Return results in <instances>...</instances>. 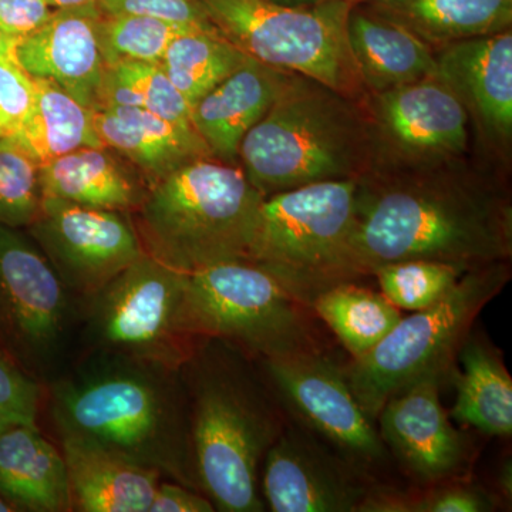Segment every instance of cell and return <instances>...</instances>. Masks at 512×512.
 <instances>
[{
	"label": "cell",
	"instance_id": "44",
	"mask_svg": "<svg viewBox=\"0 0 512 512\" xmlns=\"http://www.w3.org/2000/svg\"><path fill=\"white\" fill-rule=\"evenodd\" d=\"M10 511H15V510H13L12 505L6 503V501L3 500L2 497H0V512H10Z\"/></svg>",
	"mask_w": 512,
	"mask_h": 512
},
{
	"label": "cell",
	"instance_id": "33",
	"mask_svg": "<svg viewBox=\"0 0 512 512\" xmlns=\"http://www.w3.org/2000/svg\"><path fill=\"white\" fill-rule=\"evenodd\" d=\"M498 500L480 485H433L416 493H399L375 487L357 512H490Z\"/></svg>",
	"mask_w": 512,
	"mask_h": 512
},
{
	"label": "cell",
	"instance_id": "37",
	"mask_svg": "<svg viewBox=\"0 0 512 512\" xmlns=\"http://www.w3.org/2000/svg\"><path fill=\"white\" fill-rule=\"evenodd\" d=\"M35 97V84L16 62H0V140L22 126Z\"/></svg>",
	"mask_w": 512,
	"mask_h": 512
},
{
	"label": "cell",
	"instance_id": "39",
	"mask_svg": "<svg viewBox=\"0 0 512 512\" xmlns=\"http://www.w3.org/2000/svg\"><path fill=\"white\" fill-rule=\"evenodd\" d=\"M214 504L200 491L180 483L158 484L148 512H212Z\"/></svg>",
	"mask_w": 512,
	"mask_h": 512
},
{
	"label": "cell",
	"instance_id": "11",
	"mask_svg": "<svg viewBox=\"0 0 512 512\" xmlns=\"http://www.w3.org/2000/svg\"><path fill=\"white\" fill-rule=\"evenodd\" d=\"M376 167L437 163L474 151L470 119L439 74L367 94Z\"/></svg>",
	"mask_w": 512,
	"mask_h": 512
},
{
	"label": "cell",
	"instance_id": "7",
	"mask_svg": "<svg viewBox=\"0 0 512 512\" xmlns=\"http://www.w3.org/2000/svg\"><path fill=\"white\" fill-rule=\"evenodd\" d=\"M511 279L510 261L468 269L429 308L399 320L379 343L345 367L357 403L373 423L384 403L427 376L444 380L474 322Z\"/></svg>",
	"mask_w": 512,
	"mask_h": 512
},
{
	"label": "cell",
	"instance_id": "5",
	"mask_svg": "<svg viewBox=\"0 0 512 512\" xmlns=\"http://www.w3.org/2000/svg\"><path fill=\"white\" fill-rule=\"evenodd\" d=\"M264 198L238 164L204 157L153 185L130 217L147 255L192 274L248 259Z\"/></svg>",
	"mask_w": 512,
	"mask_h": 512
},
{
	"label": "cell",
	"instance_id": "6",
	"mask_svg": "<svg viewBox=\"0 0 512 512\" xmlns=\"http://www.w3.org/2000/svg\"><path fill=\"white\" fill-rule=\"evenodd\" d=\"M313 315L311 306L248 259L187 274L183 320L194 340H221L261 360L325 352Z\"/></svg>",
	"mask_w": 512,
	"mask_h": 512
},
{
	"label": "cell",
	"instance_id": "38",
	"mask_svg": "<svg viewBox=\"0 0 512 512\" xmlns=\"http://www.w3.org/2000/svg\"><path fill=\"white\" fill-rule=\"evenodd\" d=\"M52 10L46 0H0V32L18 43L39 29Z\"/></svg>",
	"mask_w": 512,
	"mask_h": 512
},
{
	"label": "cell",
	"instance_id": "36",
	"mask_svg": "<svg viewBox=\"0 0 512 512\" xmlns=\"http://www.w3.org/2000/svg\"><path fill=\"white\" fill-rule=\"evenodd\" d=\"M42 390L5 350L0 349V410L19 423L37 424Z\"/></svg>",
	"mask_w": 512,
	"mask_h": 512
},
{
	"label": "cell",
	"instance_id": "18",
	"mask_svg": "<svg viewBox=\"0 0 512 512\" xmlns=\"http://www.w3.org/2000/svg\"><path fill=\"white\" fill-rule=\"evenodd\" d=\"M96 2L53 9L46 22L16 43L15 62L33 79L49 80L90 110L100 106L106 63Z\"/></svg>",
	"mask_w": 512,
	"mask_h": 512
},
{
	"label": "cell",
	"instance_id": "25",
	"mask_svg": "<svg viewBox=\"0 0 512 512\" xmlns=\"http://www.w3.org/2000/svg\"><path fill=\"white\" fill-rule=\"evenodd\" d=\"M367 5L434 50L512 29V0H375Z\"/></svg>",
	"mask_w": 512,
	"mask_h": 512
},
{
	"label": "cell",
	"instance_id": "28",
	"mask_svg": "<svg viewBox=\"0 0 512 512\" xmlns=\"http://www.w3.org/2000/svg\"><path fill=\"white\" fill-rule=\"evenodd\" d=\"M311 309L335 333L352 360L375 348L402 319V311L382 293L357 281L340 282L320 292Z\"/></svg>",
	"mask_w": 512,
	"mask_h": 512
},
{
	"label": "cell",
	"instance_id": "22",
	"mask_svg": "<svg viewBox=\"0 0 512 512\" xmlns=\"http://www.w3.org/2000/svg\"><path fill=\"white\" fill-rule=\"evenodd\" d=\"M348 43L367 94L386 92L437 73L436 50L367 3L350 9Z\"/></svg>",
	"mask_w": 512,
	"mask_h": 512
},
{
	"label": "cell",
	"instance_id": "3",
	"mask_svg": "<svg viewBox=\"0 0 512 512\" xmlns=\"http://www.w3.org/2000/svg\"><path fill=\"white\" fill-rule=\"evenodd\" d=\"M211 340L181 367L198 485L215 510L261 512L262 463L284 421L244 353Z\"/></svg>",
	"mask_w": 512,
	"mask_h": 512
},
{
	"label": "cell",
	"instance_id": "26",
	"mask_svg": "<svg viewBox=\"0 0 512 512\" xmlns=\"http://www.w3.org/2000/svg\"><path fill=\"white\" fill-rule=\"evenodd\" d=\"M463 373L451 417L487 436L512 433V379L500 352L484 339L468 335L458 356Z\"/></svg>",
	"mask_w": 512,
	"mask_h": 512
},
{
	"label": "cell",
	"instance_id": "2",
	"mask_svg": "<svg viewBox=\"0 0 512 512\" xmlns=\"http://www.w3.org/2000/svg\"><path fill=\"white\" fill-rule=\"evenodd\" d=\"M180 370L111 355L52 393L59 433H73L200 491Z\"/></svg>",
	"mask_w": 512,
	"mask_h": 512
},
{
	"label": "cell",
	"instance_id": "27",
	"mask_svg": "<svg viewBox=\"0 0 512 512\" xmlns=\"http://www.w3.org/2000/svg\"><path fill=\"white\" fill-rule=\"evenodd\" d=\"M33 79V77H32ZM32 109L12 140L42 165L83 147H103L93 126V110L49 80L33 79Z\"/></svg>",
	"mask_w": 512,
	"mask_h": 512
},
{
	"label": "cell",
	"instance_id": "14",
	"mask_svg": "<svg viewBox=\"0 0 512 512\" xmlns=\"http://www.w3.org/2000/svg\"><path fill=\"white\" fill-rule=\"evenodd\" d=\"M279 399L306 430L363 470L386 461L375 423L350 390L345 370L325 352L262 360Z\"/></svg>",
	"mask_w": 512,
	"mask_h": 512
},
{
	"label": "cell",
	"instance_id": "24",
	"mask_svg": "<svg viewBox=\"0 0 512 512\" xmlns=\"http://www.w3.org/2000/svg\"><path fill=\"white\" fill-rule=\"evenodd\" d=\"M0 497L15 511H72L62 450L37 424L13 423L0 431Z\"/></svg>",
	"mask_w": 512,
	"mask_h": 512
},
{
	"label": "cell",
	"instance_id": "21",
	"mask_svg": "<svg viewBox=\"0 0 512 512\" xmlns=\"http://www.w3.org/2000/svg\"><path fill=\"white\" fill-rule=\"evenodd\" d=\"M292 73L249 59L191 107V119L212 156L238 164L239 146L265 116Z\"/></svg>",
	"mask_w": 512,
	"mask_h": 512
},
{
	"label": "cell",
	"instance_id": "45",
	"mask_svg": "<svg viewBox=\"0 0 512 512\" xmlns=\"http://www.w3.org/2000/svg\"><path fill=\"white\" fill-rule=\"evenodd\" d=\"M343 2H348L350 5H357V3H369L375 2V0H343Z\"/></svg>",
	"mask_w": 512,
	"mask_h": 512
},
{
	"label": "cell",
	"instance_id": "1",
	"mask_svg": "<svg viewBox=\"0 0 512 512\" xmlns=\"http://www.w3.org/2000/svg\"><path fill=\"white\" fill-rule=\"evenodd\" d=\"M508 175L476 150L437 163L372 168L357 180L350 281L407 259L466 271L511 261Z\"/></svg>",
	"mask_w": 512,
	"mask_h": 512
},
{
	"label": "cell",
	"instance_id": "9",
	"mask_svg": "<svg viewBox=\"0 0 512 512\" xmlns=\"http://www.w3.org/2000/svg\"><path fill=\"white\" fill-rule=\"evenodd\" d=\"M222 37L251 57L325 84L357 100L367 96L348 43L353 5L322 0L292 6L274 0H201Z\"/></svg>",
	"mask_w": 512,
	"mask_h": 512
},
{
	"label": "cell",
	"instance_id": "19",
	"mask_svg": "<svg viewBox=\"0 0 512 512\" xmlns=\"http://www.w3.org/2000/svg\"><path fill=\"white\" fill-rule=\"evenodd\" d=\"M59 434L73 510H150L161 481L160 471L77 434Z\"/></svg>",
	"mask_w": 512,
	"mask_h": 512
},
{
	"label": "cell",
	"instance_id": "20",
	"mask_svg": "<svg viewBox=\"0 0 512 512\" xmlns=\"http://www.w3.org/2000/svg\"><path fill=\"white\" fill-rule=\"evenodd\" d=\"M93 126L103 146L133 165L150 188L191 161L214 157L194 126L141 107L93 110Z\"/></svg>",
	"mask_w": 512,
	"mask_h": 512
},
{
	"label": "cell",
	"instance_id": "41",
	"mask_svg": "<svg viewBox=\"0 0 512 512\" xmlns=\"http://www.w3.org/2000/svg\"><path fill=\"white\" fill-rule=\"evenodd\" d=\"M46 2L52 9H63L87 5V3H93L96 0H46Z\"/></svg>",
	"mask_w": 512,
	"mask_h": 512
},
{
	"label": "cell",
	"instance_id": "15",
	"mask_svg": "<svg viewBox=\"0 0 512 512\" xmlns=\"http://www.w3.org/2000/svg\"><path fill=\"white\" fill-rule=\"evenodd\" d=\"M373 488L366 470L302 427H285L262 463V500L274 512H357Z\"/></svg>",
	"mask_w": 512,
	"mask_h": 512
},
{
	"label": "cell",
	"instance_id": "4",
	"mask_svg": "<svg viewBox=\"0 0 512 512\" xmlns=\"http://www.w3.org/2000/svg\"><path fill=\"white\" fill-rule=\"evenodd\" d=\"M375 164L365 100L292 73L239 146L238 165L264 197L326 181L357 180Z\"/></svg>",
	"mask_w": 512,
	"mask_h": 512
},
{
	"label": "cell",
	"instance_id": "32",
	"mask_svg": "<svg viewBox=\"0 0 512 512\" xmlns=\"http://www.w3.org/2000/svg\"><path fill=\"white\" fill-rule=\"evenodd\" d=\"M466 269L431 259H407L373 271L380 293L400 311L417 312L434 305Z\"/></svg>",
	"mask_w": 512,
	"mask_h": 512
},
{
	"label": "cell",
	"instance_id": "29",
	"mask_svg": "<svg viewBox=\"0 0 512 512\" xmlns=\"http://www.w3.org/2000/svg\"><path fill=\"white\" fill-rule=\"evenodd\" d=\"M248 59L218 32L187 30L170 43L160 64L192 107Z\"/></svg>",
	"mask_w": 512,
	"mask_h": 512
},
{
	"label": "cell",
	"instance_id": "23",
	"mask_svg": "<svg viewBox=\"0 0 512 512\" xmlns=\"http://www.w3.org/2000/svg\"><path fill=\"white\" fill-rule=\"evenodd\" d=\"M43 197L127 212L146 198L148 184L136 168L109 147H83L40 165Z\"/></svg>",
	"mask_w": 512,
	"mask_h": 512
},
{
	"label": "cell",
	"instance_id": "17",
	"mask_svg": "<svg viewBox=\"0 0 512 512\" xmlns=\"http://www.w3.org/2000/svg\"><path fill=\"white\" fill-rule=\"evenodd\" d=\"M441 377L427 376L393 394L376 423L387 450L423 483H440L466 461V444L440 400Z\"/></svg>",
	"mask_w": 512,
	"mask_h": 512
},
{
	"label": "cell",
	"instance_id": "8",
	"mask_svg": "<svg viewBox=\"0 0 512 512\" xmlns=\"http://www.w3.org/2000/svg\"><path fill=\"white\" fill-rule=\"evenodd\" d=\"M357 180L326 181L265 197L248 261L271 272L309 306L320 292L350 281Z\"/></svg>",
	"mask_w": 512,
	"mask_h": 512
},
{
	"label": "cell",
	"instance_id": "35",
	"mask_svg": "<svg viewBox=\"0 0 512 512\" xmlns=\"http://www.w3.org/2000/svg\"><path fill=\"white\" fill-rule=\"evenodd\" d=\"M96 5L104 15L147 16L184 29L218 32L201 0H96Z\"/></svg>",
	"mask_w": 512,
	"mask_h": 512
},
{
	"label": "cell",
	"instance_id": "42",
	"mask_svg": "<svg viewBox=\"0 0 512 512\" xmlns=\"http://www.w3.org/2000/svg\"><path fill=\"white\" fill-rule=\"evenodd\" d=\"M274 2L285 3V5L292 6H306L316 5V3L322 2V0H274Z\"/></svg>",
	"mask_w": 512,
	"mask_h": 512
},
{
	"label": "cell",
	"instance_id": "12",
	"mask_svg": "<svg viewBox=\"0 0 512 512\" xmlns=\"http://www.w3.org/2000/svg\"><path fill=\"white\" fill-rule=\"evenodd\" d=\"M29 237L67 291L90 298L146 254L127 212L43 197Z\"/></svg>",
	"mask_w": 512,
	"mask_h": 512
},
{
	"label": "cell",
	"instance_id": "40",
	"mask_svg": "<svg viewBox=\"0 0 512 512\" xmlns=\"http://www.w3.org/2000/svg\"><path fill=\"white\" fill-rule=\"evenodd\" d=\"M16 43L0 32V62H15Z\"/></svg>",
	"mask_w": 512,
	"mask_h": 512
},
{
	"label": "cell",
	"instance_id": "10",
	"mask_svg": "<svg viewBox=\"0 0 512 512\" xmlns=\"http://www.w3.org/2000/svg\"><path fill=\"white\" fill-rule=\"evenodd\" d=\"M187 274L144 254L87 305L90 336L109 355L181 370L197 348L185 332Z\"/></svg>",
	"mask_w": 512,
	"mask_h": 512
},
{
	"label": "cell",
	"instance_id": "16",
	"mask_svg": "<svg viewBox=\"0 0 512 512\" xmlns=\"http://www.w3.org/2000/svg\"><path fill=\"white\" fill-rule=\"evenodd\" d=\"M437 74L470 119L474 150L510 171L512 156V29L436 50Z\"/></svg>",
	"mask_w": 512,
	"mask_h": 512
},
{
	"label": "cell",
	"instance_id": "13",
	"mask_svg": "<svg viewBox=\"0 0 512 512\" xmlns=\"http://www.w3.org/2000/svg\"><path fill=\"white\" fill-rule=\"evenodd\" d=\"M32 238L0 224V339L23 365L45 366L66 332L69 296Z\"/></svg>",
	"mask_w": 512,
	"mask_h": 512
},
{
	"label": "cell",
	"instance_id": "43",
	"mask_svg": "<svg viewBox=\"0 0 512 512\" xmlns=\"http://www.w3.org/2000/svg\"><path fill=\"white\" fill-rule=\"evenodd\" d=\"M13 423H19V421L12 419V417H10L9 414H6L5 412H2V410H0V431L8 429L10 424Z\"/></svg>",
	"mask_w": 512,
	"mask_h": 512
},
{
	"label": "cell",
	"instance_id": "30",
	"mask_svg": "<svg viewBox=\"0 0 512 512\" xmlns=\"http://www.w3.org/2000/svg\"><path fill=\"white\" fill-rule=\"evenodd\" d=\"M113 106L141 107L163 119L194 126L190 104L168 79L160 63H123L107 67L99 109Z\"/></svg>",
	"mask_w": 512,
	"mask_h": 512
},
{
	"label": "cell",
	"instance_id": "34",
	"mask_svg": "<svg viewBox=\"0 0 512 512\" xmlns=\"http://www.w3.org/2000/svg\"><path fill=\"white\" fill-rule=\"evenodd\" d=\"M40 165L12 140H0V224L23 229L42 207Z\"/></svg>",
	"mask_w": 512,
	"mask_h": 512
},
{
	"label": "cell",
	"instance_id": "31",
	"mask_svg": "<svg viewBox=\"0 0 512 512\" xmlns=\"http://www.w3.org/2000/svg\"><path fill=\"white\" fill-rule=\"evenodd\" d=\"M180 26L147 16L104 15L97 23L101 56L107 67L123 63H161Z\"/></svg>",
	"mask_w": 512,
	"mask_h": 512
}]
</instances>
